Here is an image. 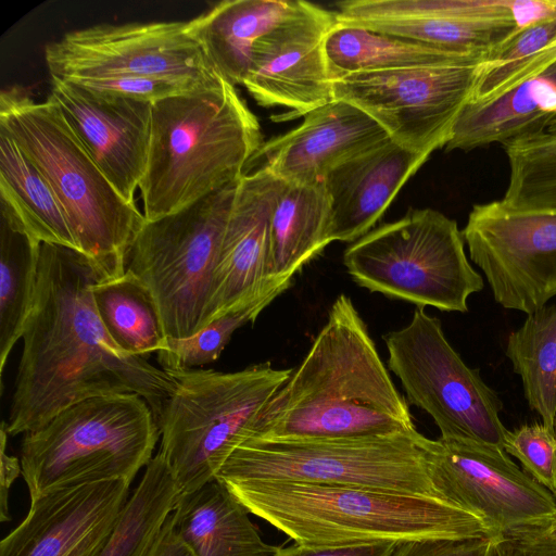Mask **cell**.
<instances>
[{
	"label": "cell",
	"mask_w": 556,
	"mask_h": 556,
	"mask_svg": "<svg viewBox=\"0 0 556 556\" xmlns=\"http://www.w3.org/2000/svg\"><path fill=\"white\" fill-rule=\"evenodd\" d=\"M160 428L137 394L89 397L23 435L22 476L30 500L85 483L132 482L153 458Z\"/></svg>",
	"instance_id": "cell-6"
},
{
	"label": "cell",
	"mask_w": 556,
	"mask_h": 556,
	"mask_svg": "<svg viewBox=\"0 0 556 556\" xmlns=\"http://www.w3.org/2000/svg\"><path fill=\"white\" fill-rule=\"evenodd\" d=\"M285 185L263 167L239 179L215 270L208 324L293 283V277L270 271V217Z\"/></svg>",
	"instance_id": "cell-20"
},
{
	"label": "cell",
	"mask_w": 556,
	"mask_h": 556,
	"mask_svg": "<svg viewBox=\"0 0 556 556\" xmlns=\"http://www.w3.org/2000/svg\"><path fill=\"white\" fill-rule=\"evenodd\" d=\"M173 513L195 556H275L280 549L262 540L250 511L217 479L178 498Z\"/></svg>",
	"instance_id": "cell-24"
},
{
	"label": "cell",
	"mask_w": 556,
	"mask_h": 556,
	"mask_svg": "<svg viewBox=\"0 0 556 556\" xmlns=\"http://www.w3.org/2000/svg\"><path fill=\"white\" fill-rule=\"evenodd\" d=\"M1 219L40 243L78 247L62 204L17 144L0 132ZM79 252V251H78Z\"/></svg>",
	"instance_id": "cell-26"
},
{
	"label": "cell",
	"mask_w": 556,
	"mask_h": 556,
	"mask_svg": "<svg viewBox=\"0 0 556 556\" xmlns=\"http://www.w3.org/2000/svg\"><path fill=\"white\" fill-rule=\"evenodd\" d=\"M325 51L332 79L355 73L479 63L485 59L338 22L326 37Z\"/></svg>",
	"instance_id": "cell-28"
},
{
	"label": "cell",
	"mask_w": 556,
	"mask_h": 556,
	"mask_svg": "<svg viewBox=\"0 0 556 556\" xmlns=\"http://www.w3.org/2000/svg\"><path fill=\"white\" fill-rule=\"evenodd\" d=\"M552 525H553V526H554V528L556 529V511H555V515H554V518H553Z\"/></svg>",
	"instance_id": "cell-43"
},
{
	"label": "cell",
	"mask_w": 556,
	"mask_h": 556,
	"mask_svg": "<svg viewBox=\"0 0 556 556\" xmlns=\"http://www.w3.org/2000/svg\"><path fill=\"white\" fill-rule=\"evenodd\" d=\"M553 430H554V434H555V438H556V417H555V420H554V428H553Z\"/></svg>",
	"instance_id": "cell-44"
},
{
	"label": "cell",
	"mask_w": 556,
	"mask_h": 556,
	"mask_svg": "<svg viewBox=\"0 0 556 556\" xmlns=\"http://www.w3.org/2000/svg\"><path fill=\"white\" fill-rule=\"evenodd\" d=\"M395 541L361 543L351 545H304L294 543L280 547L275 556H390Z\"/></svg>",
	"instance_id": "cell-40"
},
{
	"label": "cell",
	"mask_w": 556,
	"mask_h": 556,
	"mask_svg": "<svg viewBox=\"0 0 556 556\" xmlns=\"http://www.w3.org/2000/svg\"><path fill=\"white\" fill-rule=\"evenodd\" d=\"M263 142L256 116L224 78L152 103L148 164L139 185L146 220L238 181Z\"/></svg>",
	"instance_id": "cell-4"
},
{
	"label": "cell",
	"mask_w": 556,
	"mask_h": 556,
	"mask_svg": "<svg viewBox=\"0 0 556 556\" xmlns=\"http://www.w3.org/2000/svg\"><path fill=\"white\" fill-rule=\"evenodd\" d=\"M177 500L172 471L157 453L147 465L99 556H146Z\"/></svg>",
	"instance_id": "cell-30"
},
{
	"label": "cell",
	"mask_w": 556,
	"mask_h": 556,
	"mask_svg": "<svg viewBox=\"0 0 556 556\" xmlns=\"http://www.w3.org/2000/svg\"><path fill=\"white\" fill-rule=\"evenodd\" d=\"M456 220L433 208L409 210L343 252L351 278L370 292L442 312H468L484 287L470 264Z\"/></svg>",
	"instance_id": "cell-8"
},
{
	"label": "cell",
	"mask_w": 556,
	"mask_h": 556,
	"mask_svg": "<svg viewBox=\"0 0 556 556\" xmlns=\"http://www.w3.org/2000/svg\"><path fill=\"white\" fill-rule=\"evenodd\" d=\"M556 62V17L517 30L479 65L471 102L494 100Z\"/></svg>",
	"instance_id": "cell-33"
},
{
	"label": "cell",
	"mask_w": 556,
	"mask_h": 556,
	"mask_svg": "<svg viewBox=\"0 0 556 556\" xmlns=\"http://www.w3.org/2000/svg\"><path fill=\"white\" fill-rule=\"evenodd\" d=\"M290 287L291 285L281 286L240 308L228 312L189 338H166L164 349L156 353L162 369H192L217 361L233 332L248 323H253Z\"/></svg>",
	"instance_id": "cell-35"
},
{
	"label": "cell",
	"mask_w": 556,
	"mask_h": 556,
	"mask_svg": "<svg viewBox=\"0 0 556 556\" xmlns=\"http://www.w3.org/2000/svg\"><path fill=\"white\" fill-rule=\"evenodd\" d=\"M131 482L109 480L30 500L25 519L0 543V556H99L128 500Z\"/></svg>",
	"instance_id": "cell-19"
},
{
	"label": "cell",
	"mask_w": 556,
	"mask_h": 556,
	"mask_svg": "<svg viewBox=\"0 0 556 556\" xmlns=\"http://www.w3.org/2000/svg\"><path fill=\"white\" fill-rule=\"evenodd\" d=\"M77 83L88 89L154 103L162 99L197 90L189 85L153 77L122 76Z\"/></svg>",
	"instance_id": "cell-37"
},
{
	"label": "cell",
	"mask_w": 556,
	"mask_h": 556,
	"mask_svg": "<svg viewBox=\"0 0 556 556\" xmlns=\"http://www.w3.org/2000/svg\"><path fill=\"white\" fill-rule=\"evenodd\" d=\"M336 23V11L301 0L257 41L242 85L260 105L289 110L277 121L305 116L334 100L325 41Z\"/></svg>",
	"instance_id": "cell-16"
},
{
	"label": "cell",
	"mask_w": 556,
	"mask_h": 556,
	"mask_svg": "<svg viewBox=\"0 0 556 556\" xmlns=\"http://www.w3.org/2000/svg\"><path fill=\"white\" fill-rule=\"evenodd\" d=\"M494 541L496 556H556V529L552 522L502 534Z\"/></svg>",
	"instance_id": "cell-39"
},
{
	"label": "cell",
	"mask_w": 556,
	"mask_h": 556,
	"mask_svg": "<svg viewBox=\"0 0 556 556\" xmlns=\"http://www.w3.org/2000/svg\"><path fill=\"white\" fill-rule=\"evenodd\" d=\"M50 96L117 193L135 203L148 164L152 103L55 77Z\"/></svg>",
	"instance_id": "cell-18"
},
{
	"label": "cell",
	"mask_w": 556,
	"mask_h": 556,
	"mask_svg": "<svg viewBox=\"0 0 556 556\" xmlns=\"http://www.w3.org/2000/svg\"><path fill=\"white\" fill-rule=\"evenodd\" d=\"M556 114V62L507 93L469 101L458 114L446 151H470L522 136Z\"/></svg>",
	"instance_id": "cell-25"
},
{
	"label": "cell",
	"mask_w": 556,
	"mask_h": 556,
	"mask_svg": "<svg viewBox=\"0 0 556 556\" xmlns=\"http://www.w3.org/2000/svg\"><path fill=\"white\" fill-rule=\"evenodd\" d=\"M41 243L1 219L0 227V376L22 339L38 283Z\"/></svg>",
	"instance_id": "cell-32"
},
{
	"label": "cell",
	"mask_w": 556,
	"mask_h": 556,
	"mask_svg": "<svg viewBox=\"0 0 556 556\" xmlns=\"http://www.w3.org/2000/svg\"><path fill=\"white\" fill-rule=\"evenodd\" d=\"M504 450L516 457L536 482L556 496V438L542 422L508 430Z\"/></svg>",
	"instance_id": "cell-36"
},
{
	"label": "cell",
	"mask_w": 556,
	"mask_h": 556,
	"mask_svg": "<svg viewBox=\"0 0 556 556\" xmlns=\"http://www.w3.org/2000/svg\"><path fill=\"white\" fill-rule=\"evenodd\" d=\"M502 146L509 168L502 200L515 207L556 210V114Z\"/></svg>",
	"instance_id": "cell-34"
},
{
	"label": "cell",
	"mask_w": 556,
	"mask_h": 556,
	"mask_svg": "<svg viewBox=\"0 0 556 556\" xmlns=\"http://www.w3.org/2000/svg\"><path fill=\"white\" fill-rule=\"evenodd\" d=\"M462 233L504 308L528 315L556 296V210L475 204Z\"/></svg>",
	"instance_id": "cell-14"
},
{
	"label": "cell",
	"mask_w": 556,
	"mask_h": 556,
	"mask_svg": "<svg viewBox=\"0 0 556 556\" xmlns=\"http://www.w3.org/2000/svg\"><path fill=\"white\" fill-rule=\"evenodd\" d=\"M382 338L389 369L407 400L431 416L442 440L504 450L503 403L453 349L440 319L417 307L406 326Z\"/></svg>",
	"instance_id": "cell-11"
},
{
	"label": "cell",
	"mask_w": 556,
	"mask_h": 556,
	"mask_svg": "<svg viewBox=\"0 0 556 556\" xmlns=\"http://www.w3.org/2000/svg\"><path fill=\"white\" fill-rule=\"evenodd\" d=\"M301 0H226L189 21L215 71L232 86L243 84L257 41L290 16Z\"/></svg>",
	"instance_id": "cell-23"
},
{
	"label": "cell",
	"mask_w": 556,
	"mask_h": 556,
	"mask_svg": "<svg viewBox=\"0 0 556 556\" xmlns=\"http://www.w3.org/2000/svg\"><path fill=\"white\" fill-rule=\"evenodd\" d=\"M427 467L437 495L480 517L495 538L553 521L555 496L504 450L429 439Z\"/></svg>",
	"instance_id": "cell-15"
},
{
	"label": "cell",
	"mask_w": 556,
	"mask_h": 556,
	"mask_svg": "<svg viewBox=\"0 0 556 556\" xmlns=\"http://www.w3.org/2000/svg\"><path fill=\"white\" fill-rule=\"evenodd\" d=\"M337 22L486 58L518 27L514 0H345Z\"/></svg>",
	"instance_id": "cell-17"
},
{
	"label": "cell",
	"mask_w": 556,
	"mask_h": 556,
	"mask_svg": "<svg viewBox=\"0 0 556 556\" xmlns=\"http://www.w3.org/2000/svg\"><path fill=\"white\" fill-rule=\"evenodd\" d=\"M98 281L84 254L41 243L37 291L22 336L7 421L9 435L37 430L86 399L115 394L143 397L159 426L176 380L113 342L93 303L91 286Z\"/></svg>",
	"instance_id": "cell-1"
},
{
	"label": "cell",
	"mask_w": 556,
	"mask_h": 556,
	"mask_svg": "<svg viewBox=\"0 0 556 556\" xmlns=\"http://www.w3.org/2000/svg\"><path fill=\"white\" fill-rule=\"evenodd\" d=\"M303 117L298 127L263 142L251 162L261 161V167L286 184H318L343 162L390 138L369 115L343 100Z\"/></svg>",
	"instance_id": "cell-21"
},
{
	"label": "cell",
	"mask_w": 556,
	"mask_h": 556,
	"mask_svg": "<svg viewBox=\"0 0 556 556\" xmlns=\"http://www.w3.org/2000/svg\"><path fill=\"white\" fill-rule=\"evenodd\" d=\"M238 181L143 224L126 270L151 292L166 338L185 339L207 326L226 224Z\"/></svg>",
	"instance_id": "cell-10"
},
{
	"label": "cell",
	"mask_w": 556,
	"mask_h": 556,
	"mask_svg": "<svg viewBox=\"0 0 556 556\" xmlns=\"http://www.w3.org/2000/svg\"><path fill=\"white\" fill-rule=\"evenodd\" d=\"M428 159L389 138L333 168L323 181L331 208V242H354L369 232Z\"/></svg>",
	"instance_id": "cell-22"
},
{
	"label": "cell",
	"mask_w": 556,
	"mask_h": 556,
	"mask_svg": "<svg viewBox=\"0 0 556 556\" xmlns=\"http://www.w3.org/2000/svg\"><path fill=\"white\" fill-rule=\"evenodd\" d=\"M146 556H195L176 530L172 513Z\"/></svg>",
	"instance_id": "cell-42"
},
{
	"label": "cell",
	"mask_w": 556,
	"mask_h": 556,
	"mask_svg": "<svg viewBox=\"0 0 556 556\" xmlns=\"http://www.w3.org/2000/svg\"><path fill=\"white\" fill-rule=\"evenodd\" d=\"M223 484L250 514L298 544L495 538L480 517L434 496L278 480Z\"/></svg>",
	"instance_id": "cell-3"
},
{
	"label": "cell",
	"mask_w": 556,
	"mask_h": 556,
	"mask_svg": "<svg viewBox=\"0 0 556 556\" xmlns=\"http://www.w3.org/2000/svg\"><path fill=\"white\" fill-rule=\"evenodd\" d=\"M482 62L348 74L332 79L333 99L361 109L400 146L430 156L446 146Z\"/></svg>",
	"instance_id": "cell-13"
},
{
	"label": "cell",
	"mask_w": 556,
	"mask_h": 556,
	"mask_svg": "<svg viewBox=\"0 0 556 556\" xmlns=\"http://www.w3.org/2000/svg\"><path fill=\"white\" fill-rule=\"evenodd\" d=\"M0 132L47 180L64 208L78 251L101 281L122 277L146 218L110 184L55 100L49 96L36 101L20 86L3 89Z\"/></svg>",
	"instance_id": "cell-5"
},
{
	"label": "cell",
	"mask_w": 556,
	"mask_h": 556,
	"mask_svg": "<svg viewBox=\"0 0 556 556\" xmlns=\"http://www.w3.org/2000/svg\"><path fill=\"white\" fill-rule=\"evenodd\" d=\"M520 376L525 397L542 424L553 430L556 417V304L528 314L510 332L505 350Z\"/></svg>",
	"instance_id": "cell-31"
},
{
	"label": "cell",
	"mask_w": 556,
	"mask_h": 556,
	"mask_svg": "<svg viewBox=\"0 0 556 556\" xmlns=\"http://www.w3.org/2000/svg\"><path fill=\"white\" fill-rule=\"evenodd\" d=\"M51 77L66 81L139 76L197 89L223 78L193 36L189 21L99 24L66 33L45 47Z\"/></svg>",
	"instance_id": "cell-12"
},
{
	"label": "cell",
	"mask_w": 556,
	"mask_h": 556,
	"mask_svg": "<svg viewBox=\"0 0 556 556\" xmlns=\"http://www.w3.org/2000/svg\"><path fill=\"white\" fill-rule=\"evenodd\" d=\"M166 371L176 387L159 421V453L180 498L216 479L235 448L250 438L258 414L292 369H278L267 362L233 372Z\"/></svg>",
	"instance_id": "cell-7"
},
{
	"label": "cell",
	"mask_w": 556,
	"mask_h": 556,
	"mask_svg": "<svg viewBox=\"0 0 556 556\" xmlns=\"http://www.w3.org/2000/svg\"><path fill=\"white\" fill-rule=\"evenodd\" d=\"M9 433L7 421H2L0 428V521L4 522L11 519L9 513V492L11 485L22 473L21 458L7 453V442Z\"/></svg>",
	"instance_id": "cell-41"
},
{
	"label": "cell",
	"mask_w": 556,
	"mask_h": 556,
	"mask_svg": "<svg viewBox=\"0 0 556 556\" xmlns=\"http://www.w3.org/2000/svg\"><path fill=\"white\" fill-rule=\"evenodd\" d=\"M331 208L324 182L286 184L270 217V271L294 277L331 242Z\"/></svg>",
	"instance_id": "cell-27"
},
{
	"label": "cell",
	"mask_w": 556,
	"mask_h": 556,
	"mask_svg": "<svg viewBox=\"0 0 556 556\" xmlns=\"http://www.w3.org/2000/svg\"><path fill=\"white\" fill-rule=\"evenodd\" d=\"M428 441L417 430L349 439H249L235 448L216 479L295 481L439 497L428 475Z\"/></svg>",
	"instance_id": "cell-9"
},
{
	"label": "cell",
	"mask_w": 556,
	"mask_h": 556,
	"mask_svg": "<svg viewBox=\"0 0 556 556\" xmlns=\"http://www.w3.org/2000/svg\"><path fill=\"white\" fill-rule=\"evenodd\" d=\"M390 556H496L494 538H433L397 542Z\"/></svg>",
	"instance_id": "cell-38"
},
{
	"label": "cell",
	"mask_w": 556,
	"mask_h": 556,
	"mask_svg": "<svg viewBox=\"0 0 556 556\" xmlns=\"http://www.w3.org/2000/svg\"><path fill=\"white\" fill-rule=\"evenodd\" d=\"M416 430L367 325L342 293L305 357L258 414L249 439H349Z\"/></svg>",
	"instance_id": "cell-2"
},
{
	"label": "cell",
	"mask_w": 556,
	"mask_h": 556,
	"mask_svg": "<svg viewBox=\"0 0 556 556\" xmlns=\"http://www.w3.org/2000/svg\"><path fill=\"white\" fill-rule=\"evenodd\" d=\"M99 318L124 352L148 358L166 342L161 315L149 289L131 273L91 286Z\"/></svg>",
	"instance_id": "cell-29"
}]
</instances>
